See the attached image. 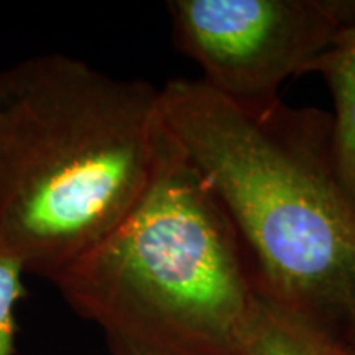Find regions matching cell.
Listing matches in <instances>:
<instances>
[{"label":"cell","mask_w":355,"mask_h":355,"mask_svg":"<svg viewBox=\"0 0 355 355\" xmlns=\"http://www.w3.org/2000/svg\"><path fill=\"white\" fill-rule=\"evenodd\" d=\"M165 135L150 83L66 55L0 69V247L51 282L139 202Z\"/></svg>","instance_id":"cell-2"},{"label":"cell","mask_w":355,"mask_h":355,"mask_svg":"<svg viewBox=\"0 0 355 355\" xmlns=\"http://www.w3.org/2000/svg\"><path fill=\"white\" fill-rule=\"evenodd\" d=\"M247 355H350L345 345L259 296Z\"/></svg>","instance_id":"cell-6"},{"label":"cell","mask_w":355,"mask_h":355,"mask_svg":"<svg viewBox=\"0 0 355 355\" xmlns=\"http://www.w3.org/2000/svg\"><path fill=\"white\" fill-rule=\"evenodd\" d=\"M345 347H347V350H349V354H350V355H355V339H354L352 343H350V344L345 345Z\"/></svg>","instance_id":"cell-8"},{"label":"cell","mask_w":355,"mask_h":355,"mask_svg":"<svg viewBox=\"0 0 355 355\" xmlns=\"http://www.w3.org/2000/svg\"><path fill=\"white\" fill-rule=\"evenodd\" d=\"M166 130L225 207L257 295L339 344L355 339V207L337 180L331 114L245 109L201 79L159 89Z\"/></svg>","instance_id":"cell-1"},{"label":"cell","mask_w":355,"mask_h":355,"mask_svg":"<svg viewBox=\"0 0 355 355\" xmlns=\"http://www.w3.org/2000/svg\"><path fill=\"white\" fill-rule=\"evenodd\" d=\"M319 74L332 94L331 148L340 186L355 207V25L309 61L303 74Z\"/></svg>","instance_id":"cell-5"},{"label":"cell","mask_w":355,"mask_h":355,"mask_svg":"<svg viewBox=\"0 0 355 355\" xmlns=\"http://www.w3.org/2000/svg\"><path fill=\"white\" fill-rule=\"evenodd\" d=\"M168 12L201 81L245 109L278 102L282 84L355 25V0H170Z\"/></svg>","instance_id":"cell-4"},{"label":"cell","mask_w":355,"mask_h":355,"mask_svg":"<svg viewBox=\"0 0 355 355\" xmlns=\"http://www.w3.org/2000/svg\"><path fill=\"white\" fill-rule=\"evenodd\" d=\"M51 283L112 355H247L259 304L232 219L168 130L139 202Z\"/></svg>","instance_id":"cell-3"},{"label":"cell","mask_w":355,"mask_h":355,"mask_svg":"<svg viewBox=\"0 0 355 355\" xmlns=\"http://www.w3.org/2000/svg\"><path fill=\"white\" fill-rule=\"evenodd\" d=\"M25 266L7 248L0 247V355H15L17 308L25 298Z\"/></svg>","instance_id":"cell-7"}]
</instances>
